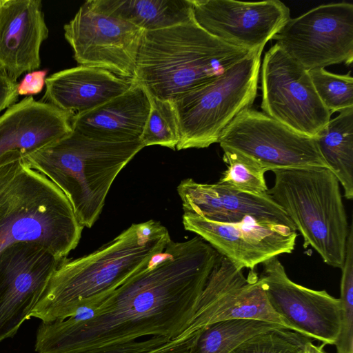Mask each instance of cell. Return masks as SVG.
<instances>
[{"instance_id":"cell-1","label":"cell","mask_w":353,"mask_h":353,"mask_svg":"<svg viewBox=\"0 0 353 353\" xmlns=\"http://www.w3.org/2000/svg\"><path fill=\"white\" fill-rule=\"evenodd\" d=\"M221 254L199 236L174 242L113 291L94 316L43 323L37 353H79L145 336H180Z\"/></svg>"},{"instance_id":"cell-2","label":"cell","mask_w":353,"mask_h":353,"mask_svg":"<svg viewBox=\"0 0 353 353\" xmlns=\"http://www.w3.org/2000/svg\"><path fill=\"white\" fill-rule=\"evenodd\" d=\"M171 241L167 228L149 220L134 223L85 256L64 258L31 312L43 323L62 321L81 307L99 305L162 252Z\"/></svg>"},{"instance_id":"cell-3","label":"cell","mask_w":353,"mask_h":353,"mask_svg":"<svg viewBox=\"0 0 353 353\" xmlns=\"http://www.w3.org/2000/svg\"><path fill=\"white\" fill-rule=\"evenodd\" d=\"M83 226L64 193L17 154L0 159V252L17 243L40 245L64 259Z\"/></svg>"},{"instance_id":"cell-4","label":"cell","mask_w":353,"mask_h":353,"mask_svg":"<svg viewBox=\"0 0 353 353\" xmlns=\"http://www.w3.org/2000/svg\"><path fill=\"white\" fill-rule=\"evenodd\" d=\"M252 52L212 35L193 19L143 32L134 80L150 95L173 101L214 79Z\"/></svg>"},{"instance_id":"cell-5","label":"cell","mask_w":353,"mask_h":353,"mask_svg":"<svg viewBox=\"0 0 353 353\" xmlns=\"http://www.w3.org/2000/svg\"><path fill=\"white\" fill-rule=\"evenodd\" d=\"M143 148L140 140L106 141L72 130L22 159L64 193L80 223L90 228L115 178Z\"/></svg>"},{"instance_id":"cell-6","label":"cell","mask_w":353,"mask_h":353,"mask_svg":"<svg viewBox=\"0 0 353 353\" xmlns=\"http://www.w3.org/2000/svg\"><path fill=\"white\" fill-rule=\"evenodd\" d=\"M267 194L324 263L341 268L350 231L339 182L326 168L276 170Z\"/></svg>"},{"instance_id":"cell-7","label":"cell","mask_w":353,"mask_h":353,"mask_svg":"<svg viewBox=\"0 0 353 353\" xmlns=\"http://www.w3.org/2000/svg\"><path fill=\"white\" fill-rule=\"evenodd\" d=\"M262 49L251 52L214 79L173 100L180 139L176 150L219 143L223 130L257 93Z\"/></svg>"},{"instance_id":"cell-8","label":"cell","mask_w":353,"mask_h":353,"mask_svg":"<svg viewBox=\"0 0 353 353\" xmlns=\"http://www.w3.org/2000/svg\"><path fill=\"white\" fill-rule=\"evenodd\" d=\"M260 73L261 108L268 116L313 138L331 119L308 70L277 43L265 52Z\"/></svg>"},{"instance_id":"cell-9","label":"cell","mask_w":353,"mask_h":353,"mask_svg":"<svg viewBox=\"0 0 353 353\" xmlns=\"http://www.w3.org/2000/svg\"><path fill=\"white\" fill-rule=\"evenodd\" d=\"M222 150H232L261 163L267 171L326 168L314 138L300 134L263 112L251 108L240 112L219 141Z\"/></svg>"},{"instance_id":"cell-10","label":"cell","mask_w":353,"mask_h":353,"mask_svg":"<svg viewBox=\"0 0 353 353\" xmlns=\"http://www.w3.org/2000/svg\"><path fill=\"white\" fill-rule=\"evenodd\" d=\"M308 71L353 61V4L318 6L290 18L273 38Z\"/></svg>"},{"instance_id":"cell-11","label":"cell","mask_w":353,"mask_h":353,"mask_svg":"<svg viewBox=\"0 0 353 353\" xmlns=\"http://www.w3.org/2000/svg\"><path fill=\"white\" fill-rule=\"evenodd\" d=\"M235 319L265 321L288 329L270 306L256 272L250 270L245 276L243 269L221 255L200 296L195 313L181 335Z\"/></svg>"},{"instance_id":"cell-12","label":"cell","mask_w":353,"mask_h":353,"mask_svg":"<svg viewBox=\"0 0 353 353\" xmlns=\"http://www.w3.org/2000/svg\"><path fill=\"white\" fill-rule=\"evenodd\" d=\"M63 30L79 65L134 79L143 29L97 12L84 3Z\"/></svg>"},{"instance_id":"cell-13","label":"cell","mask_w":353,"mask_h":353,"mask_svg":"<svg viewBox=\"0 0 353 353\" xmlns=\"http://www.w3.org/2000/svg\"><path fill=\"white\" fill-rule=\"evenodd\" d=\"M63 259L28 242L14 243L0 252V343L13 337L31 318Z\"/></svg>"},{"instance_id":"cell-14","label":"cell","mask_w":353,"mask_h":353,"mask_svg":"<svg viewBox=\"0 0 353 353\" xmlns=\"http://www.w3.org/2000/svg\"><path fill=\"white\" fill-rule=\"evenodd\" d=\"M262 265L259 277L269 303L288 328L323 345H334L340 330V299L293 282L278 257Z\"/></svg>"},{"instance_id":"cell-15","label":"cell","mask_w":353,"mask_h":353,"mask_svg":"<svg viewBox=\"0 0 353 353\" xmlns=\"http://www.w3.org/2000/svg\"><path fill=\"white\" fill-rule=\"evenodd\" d=\"M183 225L241 269L254 270L269 259L292 253L297 237L293 228L252 216L225 223L184 213Z\"/></svg>"},{"instance_id":"cell-16","label":"cell","mask_w":353,"mask_h":353,"mask_svg":"<svg viewBox=\"0 0 353 353\" xmlns=\"http://www.w3.org/2000/svg\"><path fill=\"white\" fill-rule=\"evenodd\" d=\"M195 21L231 45L254 51L265 44L290 20L289 8L279 0H191Z\"/></svg>"},{"instance_id":"cell-17","label":"cell","mask_w":353,"mask_h":353,"mask_svg":"<svg viewBox=\"0 0 353 353\" xmlns=\"http://www.w3.org/2000/svg\"><path fill=\"white\" fill-rule=\"evenodd\" d=\"M184 213L210 221L232 223L246 216L295 227L282 208L266 193L250 194L225 188L218 183H201L183 180L177 187Z\"/></svg>"},{"instance_id":"cell-18","label":"cell","mask_w":353,"mask_h":353,"mask_svg":"<svg viewBox=\"0 0 353 353\" xmlns=\"http://www.w3.org/2000/svg\"><path fill=\"white\" fill-rule=\"evenodd\" d=\"M48 34L41 0H0V66L14 81L40 68Z\"/></svg>"},{"instance_id":"cell-19","label":"cell","mask_w":353,"mask_h":353,"mask_svg":"<svg viewBox=\"0 0 353 353\" xmlns=\"http://www.w3.org/2000/svg\"><path fill=\"white\" fill-rule=\"evenodd\" d=\"M74 114L28 96L0 116V159L10 154L23 158L71 133Z\"/></svg>"},{"instance_id":"cell-20","label":"cell","mask_w":353,"mask_h":353,"mask_svg":"<svg viewBox=\"0 0 353 353\" xmlns=\"http://www.w3.org/2000/svg\"><path fill=\"white\" fill-rule=\"evenodd\" d=\"M134 81L102 68L79 65L46 78L41 101L74 114H81L124 93Z\"/></svg>"},{"instance_id":"cell-21","label":"cell","mask_w":353,"mask_h":353,"mask_svg":"<svg viewBox=\"0 0 353 353\" xmlns=\"http://www.w3.org/2000/svg\"><path fill=\"white\" fill-rule=\"evenodd\" d=\"M150 109V96L137 81L124 93L83 113L74 114L73 130L112 142L140 140Z\"/></svg>"},{"instance_id":"cell-22","label":"cell","mask_w":353,"mask_h":353,"mask_svg":"<svg viewBox=\"0 0 353 353\" xmlns=\"http://www.w3.org/2000/svg\"><path fill=\"white\" fill-rule=\"evenodd\" d=\"M85 3L144 31L163 29L194 19L191 0H88Z\"/></svg>"},{"instance_id":"cell-23","label":"cell","mask_w":353,"mask_h":353,"mask_svg":"<svg viewBox=\"0 0 353 353\" xmlns=\"http://www.w3.org/2000/svg\"><path fill=\"white\" fill-rule=\"evenodd\" d=\"M331 171L343 186L344 196L353 199V108L339 112L314 137Z\"/></svg>"},{"instance_id":"cell-24","label":"cell","mask_w":353,"mask_h":353,"mask_svg":"<svg viewBox=\"0 0 353 353\" xmlns=\"http://www.w3.org/2000/svg\"><path fill=\"white\" fill-rule=\"evenodd\" d=\"M286 327L276 323L250 319L215 323L199 330L188 353H230L240 343L258 333Z\"/></svg>"},{"instance_id":"cell-25","label":"cell","mask_w":353,"mask_h":353,"mask_svg":"<svg viewBox=\"0 0 353 353\" xmlns=\"http://www.w3.org/2000/svg\"><path fill=\"white\" fill-rule=\"evenodd\" d=\"M223 160L227 169L219 184L241 192L263 194L268 188L265 179V168L254 159L232 150H223Z\"/></svg>"},{"instance_id":"cell-26","label":"cell","mask_w":353,"mask_h":353,"mask_svg":"<svg viewBox=\"0 0 353 353\" xmlns=\"http://www.w3.org/2000/svg\"><path fill=\"white\" fill-rule=\"evenodd\" d=\"M149 96L150 109L140 141L144 147L161 145L176 150L180 134L174 102Z\"/></svg>"},{"instance_id":"cell-27","label":"cell","mask_w":353,"mask_h":353,"mask_svg":"<svg viewBox=\"0 0 353 353\" xmlns=\"http://www.w3.org/2000/svg\"><path fill=\"white\" fill-rule=\"evenodd\" d=\"M340 330L334 345L337 353H353V228L350 225L341 267Z\"/></svg>"},{"instance_id":"cell-28","label":"cell","mask_w":353,"mask_h":353,"mask_svg":"<svg viewBox=\"0 0 353 353\" xmlns=\"http://www.w3.org/2000/svg\"><path fill=\"white\" fill-rule=\"evenodd\" d=\"M311 341L292 330L274 329L248 338L230 353H304Z\"/></svg>"},{"instance_id":"cell-29","label":"cell","mask_w":353,"mask_h":353,"mask_svg":"<svg viewBox=\"0 0 353 353\" xmlns=\"http://www.w3.org/2000/svg\"><path fill=\"white\" fill-rule=\"evenodd\" d=\"M308 72L319 97L332 114L353 108V78L350 72L337 74L325 68Z\"/></svg>"},{"instance_id":"cell-30","label":"cell","mask_w":353,"mask_h":353,"mask_svg":"<svg viewBox=\"0 0 353 353\" xmlns=\"http://www.w3.org/2000/svg\"><path fill=\"white\" fill-rule=\"evenodd\" d=\"M18 82L11 79L0 66V112L14 105L18 100Z\"/></svg>"},{"instance_id":"cell-31","label":"cell","mask_w":353,"mask_h":353,"mask_svg":"<svg viewBox=\"0 0 353 353\" xmlns=\"http://www.w3.org/2000/svg\"><path fill=\"white\" fill-rule=\"evenodd\" d=\"M199 330L188 335H181L176 339L142 353H188L190 347L196 341Z\"/></svg>"},{"instance_id":"cell-32","label":"cell","mask_w":353,"mask_h":353,"mask_svg":"<svg viewBox=\"0 0 353 353\" xmlns=\"http://www.w3.org/2000/svg\"><path fill=\"white\" fill-rule=\"evenodd\" d=\"M48 70H36L27 73L18 84L19 95H32L41 92Z\"/></svg>"},{"instance_id":"cell-33","label":"cell","mask_w":353,"mask_h":353,"mask_svg":"<svg viewBox=\"0 0 353 353\" xmlns=\"http://www.w3.org/2000/svg\"><path fill=\"white\" fill-rule=\"evenodd\" d=\"M79 353H118V351L114 346L109 345L94 348Z\"/></svg>"},{"instance_id":"cell-34","label":"cell","mask_w":353,"mask_h":353,"mask_svg":"<svg viewBox=\"0 0 353 353\" xmlns=\"http://www.w3.org/2000/svg\"><path fill=\"white\" fill-rule=\"evenodd\" d=\"M316 345H314L312 341L310 342L306 347L304 353H316Z\"/></svg>"},{"instance_id":"cell-35","label":"cell","mask_w":353,"mask_h":353,"mask_svg":"<svg viewBox=\"0 0 353 353\" xmlns=\"http://www.w3.org/2000/svg\"><path fill=\"white\" fill-rule=\"evenodd\" d=\"M324 346L323 344H322L320 346H316V353H327L326 352H325L323 349V347Z\"/></svg>"}]
</instances>
